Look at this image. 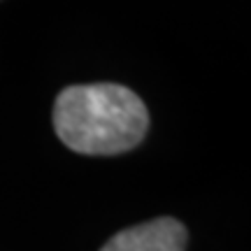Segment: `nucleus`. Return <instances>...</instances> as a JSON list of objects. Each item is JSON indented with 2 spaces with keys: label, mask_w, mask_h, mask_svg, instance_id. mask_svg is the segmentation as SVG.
<instances>
[{
  "label": "nucleus",
  "mask_w": 251,
  "mask_h": 251,
  "mask_svg": "<svg viewBox=\"0 0 251 251\" xmlns=\"http://www.w3.org/2000/svg\"><path fill=\"white\" fill-rule=\"evenodd\" d=\"M54 128L72 151L114 156L142 142L149 112L140 96L121 84H79L58 93Z\"/></svg>",
  "instance_id": "nucleus-1"
},
{
  "label": "nucleus",
  "mask_w": 251,
  "mask_h": 251,
  "mask_svg": "<svg viewBox=\"0 0 251 251\" xmlns=\"http://www.w3.org/2000/svg\"><path fill=\"white\" fill-rule=\"evenodd\" d=\"M100 251H186V228L177 219H153L117 233Z\"/></svg>",
  "instance_id": "nucleus-2"
}]
</instances>
